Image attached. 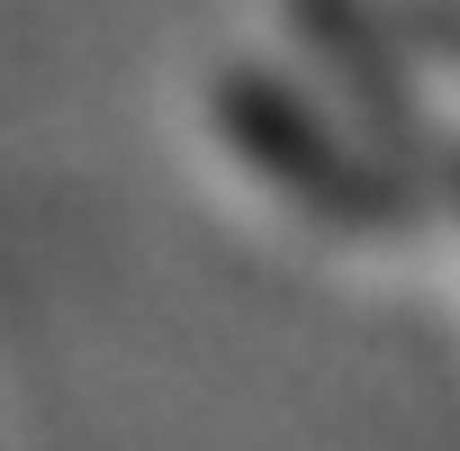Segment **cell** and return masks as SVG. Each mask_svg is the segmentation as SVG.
Masks as SVG:
<instances>
[{
    "mask_svg": "<svg viewBox=\"0 0 460 451\" xmlns=\"http://www.w3.org/2000/svg\"><path fill=\"white\" fill-rule=\"evenodd\" d=\"M226 127H235V145L262 163V181H280L307 217H325V226H397L406 217V190L379 172V163H361V154H343L280 82H262V73H235L226 82Z\"/></svg>",
    "mask_w": 460,
    "mask_h": 451,
    "instance_id": "1",
    "label": "cell"
}]
</instances>
